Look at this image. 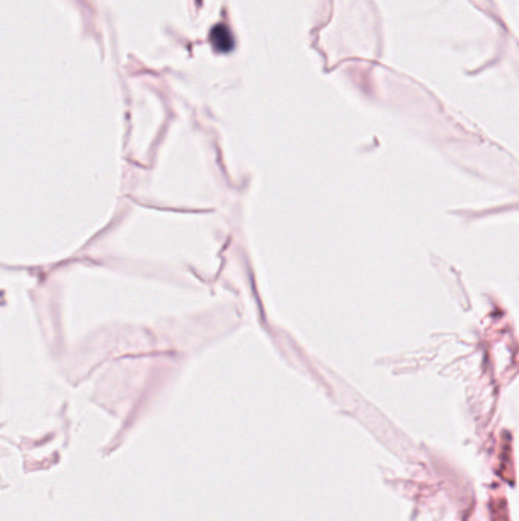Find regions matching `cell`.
<instances>
[{
	"label": "cell",
	"mask_w": 519,
	"mask_h": 521,
	"mask_svg": "<svg viewBox=\"0 0 519 521\" xmlns=\"http://www.w3.org/2000/svg\"><path fill=\"white\" fill-rule=\"evenodd\" d=\"M210 43L220 52H229L233 49V37H231V32L224 25H216L212 29Z\"/></svg>",
	"instance_id": "6da1fadb"
}]
</instances>
